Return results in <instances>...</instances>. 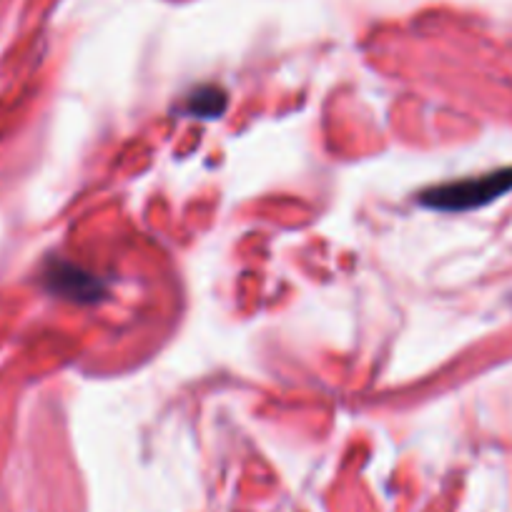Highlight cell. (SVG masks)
Masks as SVG:
<instances>
[{"label":"cell","instance_id":"2","mask_svg":"<svg viewBox=\"0 0 512 512\" xmlns=\"http://www.w3.org/2000/svg\"><path fill=\"white\" fill-rule=\"evenodd\" d=\"M43 287L48 289L56 297L68 299V302L76 304H96L103 302L108 297V284L103 282V277L88 272L81 264H73L61 256H53L48 259L46 267H43Z\"/></svg>","mask_w":512,"mask_h":512},{"label":"cell","instance_id":"3","mask_svg":"<svg viewBox=\"0 0 512 512\" xmlns=\"http://www.w3.org/2000/svg\"><path fill=\"white\" fill-rule=\"evenodd\" d=\"M226 106H229V96H226V91L221 86H199L194 88V91L186 96V103H184V113L186 116H194V118H206V121H211V118H219L221 113L226 111Z\"/></svg>","mask_w":512,"mask_h":512},{"label":"cell","instance_id":"1","mask_svg":"<svg viewBox=\"0 0 512 512\" xmlns=\"http://www.w3.org/2000/svg\"><path fill=\"white\" fill-rule=\"evenodd\" d=\"M512 191V166L510 169H497L490 174L470 176V179L447 181V184L432 186L420 194V204L427 209L445 211V214H455V211H472L482 209V206L492 204L500 196Z\"/></svg>","mask_w":512,"mask_h":512}]
</instances>
